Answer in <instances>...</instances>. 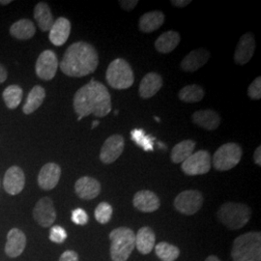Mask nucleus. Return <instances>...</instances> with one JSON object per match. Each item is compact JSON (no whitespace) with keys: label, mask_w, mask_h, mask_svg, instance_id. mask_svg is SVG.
Returning a JSON list of instances; mask_svg holds the SVG:
<instances>
[{"label":"nucleus","mask_w":261,"mask_h":261,"mask_svg":"<svg viewBox=\"0 0 261 261\" xmlns=\"http://www.w3.org/2000/svg\"><path fill=\"white\" fill-rule=\"evenodd\" d=\"M74 109L82 118L90 114L105 117L112 112L111 94L103 84L92 80L75 92Z\"/></svg>","instance_id":"obj_1"},{"label":"nucleus","mask_w":261,"mask_h":261,"mask_svg":"<svg viewBox=\"0 0 261 261\" xmlns=\"http://www.w3.org/2000/svg\"><path fill=\"white\" fill-rule=\"evenodd\" d=\"M98 65L99 56L95 47L85 42H76L67 48L59 66L66 75L83 77L94 73Z\"/></svg>","instance_id":"obj_2"},{"label":"nucleus","mask_w":261,"mask_h":261,"mask_svg":"<svg viewBox=\"0 0 261 261\" xmlns=\"http://www.w3.org/2000/svg\"><path fill=\"white\" fill-rule=\"evenodd\" d=\"M231 257L233 261H261V234L252 231L234 240Z\"/></svg>","instance_id":"obj_3"},{"label":"nucleus","mask_w":261,"mask_h":261,"mask_svg":"<svg viewBox=\"0 0 261 261\" xmlns=\"http://www.w3.org/2000/svg\"><path fill=\"white\" fill-rule=\"evenodd\" d=\"M251 217V208L244 203L226 202L218 211L220 222L231 230L241 229L249 223Z\"/></svg>","instance_id":"obj_4"},{"label":"nucleus","mask_w":261,"mask_h":261,"mask_svg":"<svg viewBox=\"0 0 261 261\" xmlns=\"http://www.w3.org/2000/svg\"><path fill=\"white\" fill-rule=\"evenodd\" d=\"M112 261H127L136 245V235L129 227H118L110 233Z\"/></svg>","instance_id":"obj_5"},{"label":"nucleus","mask_w":261,"mask_h":261,"mask_svg":"<svg viewBox=\"0 0 261 261\" xmlns=\"http://www.w3.org/2000/svg\"><path fill=\"white\" fill-rule=\"evenodd\" d=\"M106 79L114 89H128L135 83V75L130 64L123 58L114 59L108 67Z\"/></svg>","instance_id":"obj_6"},{"label":"nucleus","mask_w":261,"mask_h":261,"mask_svg":"<svg viewBox=\"0 0 261 261\" xmlns=\"http://www.w3.org/2000/svg\"><path fill=\"white\" fill-rule=\"evenodd\" d=\"M242 147L235 142L224 143L215 152L213 166L219 171H227L236 167L242 159Z\"/></svg>","instance_id":"obj_7"},{"label":"nucleus","mask_w":261,"mask_h":261,"mask_svg":"<svg viewBox=\"0 0 261 261\" xmlns=\"http://www.w3.org/2000/svg\"><path fill=\"white\" fill-rule=\"evenodd\" d=\"M181 168L185 174L190 176L206 174L211 168V155L206 150H199L185 160Z\"/></svg>","instance_id":"obj_8"},{"label":"nucleus","mask_w":261,"mask_h":261,"mask_svg":"<svg viewBox=\"0 0 261 261\" xmlns=\"http://www.w3.org/2000/svg\"><path fill=\"white\" fill-rule=\"evenodd\" d=\"M203 196L199 191L187 190L180 193L174 199V207L179 213L191 216L203 205Z\"/></svg>","instance_id":"obj_9"},{"label":"nucleus","mask_w":261,"mask_h":261,"mask_svg":"<svg viewBox=\"0 0 261 261\" xmlns=\"http://www.w3.org/2000/svg\"><path fill=\"white\" fill-rule=\"evenodd\" d=\"M58 66L56 54L49 49L44 50L38 57L35 66L36 74L41 80L50 81L56 76Z\"/></svg>","instance_id":"obj_10"},{"label":"nucleus","mask_w":261,"mask_h":261,"mask_svg":"<svg viewBox=\"0 0 261 261\" xmlns=\"http://www.w3.org/2000/svg\"><path fill=\"white\" fill-rule=\"evenodd\" d=\"M125 146V140L121 135H112L105 143L100 152V160L106 165L114 163L121 156Z\"/></svg>","instance_id":"obj_11"},{"label":"nucleus","mask_w":261,"mask_h":261,"mask_svg":"<svg viewBox=\"0 0 261 261\" xmlns=\"http://www.w3.org/2000/svg\"><path fill=\"white\" fill-rule=\"evenodd\" d=\"M33 217L41 226H51L56 220V211L54 201L49 197L41 198L33 209Z\"/></svg>","instance_id":"obj_12"},{"label":"nucleus","mask_w":261,"mask_h":261,"mask_svg":"<svg viewBox=\"0 0 261 261\" xmlns=\"http://www.w3.org/2000/svg\"><path fill=\"white\" fill-rule=\"evenodd\" d=\"M255 51V39L252 32H248L240 38L234 53V61L238 65H245Z\"/></svg>","instance_id":"obj_13"},{"label":"nucleus","mask_w":261,"mask_h":261,"mask_svg":"<svg viewBox=\"0 0 261 261\" xmlns=\"http://www.w3.org/2000/svg\"><path fill=\"white\" fill-rule=\"evenodd\" d=\"M61 176V168L55 163H48L41 168L38 175V184L41 189L49 191L55 189Z\"/></svg>","instance_id":"obj_14"},{"label":"nucleus","mask_w":261,"mask_h":261,"mask_svg":"<svg viewBox=\"0 0 261 261\" xmlns=\"http://www.w3.org/2000/svg\"><path fill=\"white\" fill-rule=\"evenodd\" d=\"M24 184H25V176L21 168L14 166V167H11L6 171L3 185H4L5 191L8 194L12 196L18 195L23 190Z\"/></svg>","instance_id":"obj_15"},{"label":"nucleus","mask_w":261,"mask_h":261,"mask_svg":"<svg viewBox=\"0 0 261 261\" xmlns=\"http://www.w3.org/2000/svg\"><path fill=\"white\" fill-rule=\"evenodd\" d=\"M133 204L140 212L152 213L158 210L161 202L155 193L148 190H143L135 195L133 198Z\"/></svg>","instance_id":"obj_16"},{"label":"nucleus","mask_w":261,"mask_h":261,"mask_svg":"<svg viewBox=\"0 0 261 261\" xmlns=\"http://www.w3.org/2000/svg\"><path fill=\"white\" fill-rule=\"evenodd\" d=\"M210 58V53L206 48H197L192 50L185 58L181 61L180 67L183 71L194 73L205 65Z\"/></svg>","instance_id":"obj_17"},{"label":"nucleus","mask_w":261,"mask_h":261,"mask_svg":"<svg viewBox=\"0 0 261 261\" xmlns=\"http://www.w3.org/2000/svg\"><path fill=\"white\" fill-rule=\"evenodd\" d=\"M75 191L80 198L90 200L100 195L101 184L94 178L84 176L75 182Z\"/></svg>","instance_id":"obj_18"},{"label":"nucleus","mask_w":261,"mask_h":261,"mask_svg":"<svg viewBox=\"0 0 261 261\" xmlns=\"http://www.w3.org/2000/svg\"><path fill=\"white\" fill-rule=\"evenodd\" d=\"M27 245V237L18 228H12L7 235V243L5 246V252L10 257H18L20 255Z\"/></svg>","instance_id":"obj_19"},{"label":"nucleus","mask_w":261,"mask_h":261,"mask_svg":"<svg viewBox=\"0 0 261 261\" xmlns=\"http://www.w3.org/2000/svg\"><path fill=\"white\" fill-rule=\"evenodd\" d=\"M71 33V22L66 18H58L49 30V40L57 47L64 45Z\"/></svg>","instance_id":"obj_20"},{"label":"nucleus","mask_w":261,"mask_h":261,"mask_svg":"<svg viewBox=\"0 0 261 261\" xmlns=\"http://www.w3.org/2000/svg\"><path fill=\"white\" fill-rule=\"evenodd\" d=\"M163 86V77L161 75L151 72L143 76L140 84L139 94L142 99H150L158 93Z\"/></svg>","instance_id":"obj_21"},{"label":"nucleus","mask_w":261,"mask_h":261,"mask_svg":"<svg viewBox=\"0 0 261 261\" xmlns=\"http://www.w3.org/2000/svg\"><path fill=\"white\" fill-rule=\"evenodd\" d=\"M193 122L207 130H217L221 124V116L213 110H202L195 112L192 116Z\"/></svg>","instance_id":"obj_22"},{"label":"nucleus","mask_w":261,"mask_h":261,"mask_svg":"<svg viewBox=\"0 0 261 261\" xmlns=\"http://www.w3.org/2000/svg\"><path fill=\"white\" fill-rule=\"evenodd\" d=\"M165 22V15L162 11H151L140 17L139 28L141 32L152 33L158 30Z\"/></svg>","instance_id":"obj_23"},{"label":"nucleus","mask_w":261,"mask_h":261,"mask_svg":"<svg viewBox=\"0 0 261 261\" xmlns=\"http://www.w3.org/2000/svg\"><path fill=\"white\" fill-rule=\"evenodd\" d=\"M156 242V236L149 226H143L136 235L135 245L138 251L142 254H148L153 251Z\"/></svg>","instance_id":"obj_24"},{"label":"nucleus","mask_w":261,"mask_h":261,"mask_svg":"<svg viewBox=\"0 0 261 261\" xmlns=\"http://www.w3.org/2000/svg\"><path fill=\"white\" fill-rule=\"evenodd\" d=\"M180 41V34L176 31L169 30L159 36L155 42V47L161 54H170L176 48Z\"/></svg>","instance_id":"obj_25"},{"label":"nucleus","mask_w":261,"mask_h":261,"mask_svg":"<svg viewBox=\"0 0 261 261\" xmlns=\"http://www.w3.org/2000/svg\"><path fill=\"white\" fill-rule=\"evenodd\" d=\"M196 141L192 140H186L177 143L170 153V159L174 164L183 163L189 158L195 151Z\"/></svg>","instance_id":"obj_26"},{"label":"nucleus","mask_w":261,"mask_h":261,"mask_svg":"<svg viewBox=\"0 0 261 261\" xmlns=\"http://www.w3.org/2000/svg\"><path fill=\"white\" fill-rule=\"evenodd\" d=\"M34 18L42 31H49L55 22L50 9L45 2H40L36 5L34 10Z\"/></svg>","instance_id":"obj_27"},{"label":"nucleus","mask_w":261,"mask_h":261,"mask_svg":"<svg viewBox=\"0 0 261 261\" xmlns=\"http://www.w3.org/2000/svg\"><path fill=\"white\" fill-rule=\"evenodd\" d=\"M36 32V28L34 23L29 19H19L16 21L11 28L10 33L13 37L19 40H28L33 37Z\"/></svg>","instance_id":"obj_28"},{"label":"nucleus","mask_w":261,"mask_h":261,"mask_svg":"<svg viewBox=\"0 0 261 261\" xmlns=\"http://www.w3.org/2000/svg\"><path fill=\"white\" fill-rule=\"evenodd\" d=\"M45 97H46L45 89L40 85L34 86L28 94V99H27L25 105L23 106L22 111L25 114L33 113L41 107V105L45 100Z\"/></svg>","instance_id":"obj_29"},{"label":"nucleus","mask_w":261,"mask_h":261,"mask_svg":"<svg viewBox=\"0 0 261 261\" xmlns=\"http://www.w3.org/2000/svg\"><path fill=\"white\" fill-rule=\"evenodd\" d=\"M204 89L198 84H190L183 87L179 93L178 97L181 101L185 103H192L200 102L204 98Z\"/></svg>","instance_id":"obj_30"},{"label":"nucleus","mask_w":261,"mask_h":261,"mask_svg":"<svg viewBox=\"0 0 261 261\" xmlns=\"http://www.w3.org/2000/svg\"><path fill=\"white\" fill-rule=\"evenodd\" d=\"M156 255L162 261H175L180 255V250L176 246L167 242H161L155 246Z\"/></svg>","instance_id":"obj_31"},{"label":"nucleus","mask_w":261,"mask_h":261,"mask_svg":"<svg viewBox=\"0 0 261 261\" xmlns=\"http://www.w3.org/2000/svg\"><path fill=\"white\" fill-rule=\"evenodd\" d=\"M130 139L140 148L149 152L154 150L155 138L148 136L142 129H134L130 132Z\"/></svg>","instance_id":"obj_32"},{"label":"nucleus","mask_w":261,"mask_h":261,"mask_svg":"<svg viewBox=\"0 0 261 261\" xmlns=\"http://www.w3.org/2000/svg\"><path fill=\"white\" fill-rule=\"evenodd\" d=\"M3 99L7 108L14 110L18 108L21 102L22 89L19 85H10L3 92Z\"/></svg>","instance_id":"obj_33"},{"label":"nucleus","mask_w":261,"mask_h":261,"mask_svg":"<svg viewBox=\"0 0 261 261\" xmlns=\"http://www.w3.org/2000/svg\"><path fill=\"white\" fill-rule=\"evenodd\" d=\"M95 219L98 223L108 224L112 217V207L108 202H101L95 209Z\"/></svg>","instance_id":"obj_34"},{"label":"nucleus","mask_w":261,"mask_h":261,"mask_svg":"<svg viewBox=\"0 0 261 261\" xmlns=\"http://www.w3.org/2000/svg\"><path fill=\"white\" fill-rule=\"evenodd\" d=\"M67 239V232L65 229L60 225H55L50 228L49 240L56 244H62Z\"/></svg>","instance_id":"obj_35"},{"label":"nucleus","mask_w":261,"mask_h":261,"mask_svg":"<svg viewBox=\"0 0 261 261\" xmlns=\"http://www.w3.org/2000/svg\"><path fill=\"white\" fill-rule=\"evenodd\" d=\"M248 95L252 100L261 99V77L257 76L248 88Z\"/></svg>","instance_id":"obj_36"},{"label":"nucleus","mask_w":261,"mask_h":261,"mask_svg":"<svg viewBox=\"0 0 261 261\" xmlns=\"http://www.w3.org/2000/svg\"><path fill=\"white\" fill-rule=\"evenodd\" d=\"M73 223L79 225H84L88 223V215L82 208H76L72 212Z\"/></svg>","instance_id":"obj_37"},{"label":"nucleus","mask_w":261,"mask_h":261,"mask_svg":"<svg viewBox=\"0 0 261 261\" xmlns=\"http://www.w3.org/2000/svg\"><path fill=\"white\" fill-rule=\"evenodd\" d=\"M139 1L138 0H120L119 4L122 7V9L130 12L132 10L135 9L136 6L138 5Z\"/></svg>","instance_id":"obj_38"},{"label":"nucleus","mask_w":261,"mask_h":261,"mask_svg":"<svg viewBox=\"0 0 261 261\" xmlns=\"http://www.w3.org/2000/svg\"><path fill=\"white\" fill-rule=\"evenodd\" d=\"M59 261H79V255L74 251H66L61 254Z\"/></svg>","instance_id":"obj_39"},{"label":"nucleus","mask_w":261,"mask_h":261,"mask_svg":"<svg viewBox=\"0 0 261 261\" xmlns=\"http://www.w3.org/2000/svg\"><path fill=\"white\" fill-rule=\"evenodd\" d=\"M192 1L191 0H172L171 4L178 8H183L188 6Z\"/></svg>","instance_id":"obj_40"},{"label":"nucleus","mask_w":261,"mask_h":261,"mask_svg":"<svg viewBox=\"0 0 261 261\" xmlns=\"http://www.w3.org/2000/svg\"><path fill=\"white\" fill-rule=\"evenodd\" d=\"M253 161L254 164L257 166H261V146H258L255 151H254V155H253Z\"/></svg>","instance_id":"obj_41"},{"label":"nucleus","mask_w":261,"mask_h":261,"mask_svg":"<svg viewBox=\"0 0 261 261\" xmlns=\"http://www.w3.org/2000/svg\"><path fill=\"white\" fill-rule=\"evenodd\" d=\"M7 79V71L3 66L0 64V84L4 83Z\"/></svg>","instance_id":"obj_42"},{"label":"nucleus","mask_w":261,"mask_h":261,"mask_svg":"<svg viewBox=\"0 0 261 261\" xmlns=\"http://www.w3.org/2000/svg\"><path fill=\"white\" fill-rule=\"evenodd\" d=\"M205 261H221L219 259V257H217L216 255H210L206 258Z\"/></svg>","instance_id":"obj_43"},{"label":"nucleus","mask_w":261,"mask_h":261,"mask_svg":"<svg viewBox=\"0 0 261 261\" xmlns=\"http://www.w3.org/2000/svg\"><path fill=\"white\" fill-rule=\"evenodd\" d=\"M9 3H11V0H5V1L0 0V4H1V5H7V4H9Z\"/></svg>","instance_id":"obj_44"},{"label":"nucleus","mask_w":261,"mask_h":261,"mask_svg":"<svg viewBox=\"0 0 261 261\" xmlns=\"http://www.w3.org/2000/svg\"><path fill=\"white\" fill-rule=\"evenodd\" d=\"M99 123H100L99 121H94L93 123H92V129L96 128V127L99 125Z\"/></svg>","instance_id":"obj_45"}]
</instances>
